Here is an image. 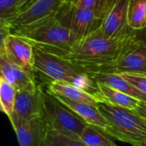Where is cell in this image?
Instances as JSON below:
<instances>
[{"label": "cell", "instance_id": "4", "mask_svg": "<svg viewBox=\"0 0 146 146\" xmlns=\"http://www.w3.org/2000/svg\"><path fill=\"white\" fill-rule=\"evenodd\" d=\"M98 109L105 117L108 127L104 133L132 145L146 143V120L136 111L102 100Z\"/></svg>", "mask_w": 146, "mask_h": 146}, {"label": "cell", "instance_id": "30", "mask_svg": "<svg viewBox=\"0 0 146 146\" xmlns=\"http://www.w3.org/2000/svg\"><path fill=\"white\" fill-rule=\"evenodd\" d=\"M143 146H146V143H145V145H143Z\"/></svg>", "mask_w": 146, "mask_h": 146}, {"label": "cell", "instance_id": "8", "mask_svg": "<svg viewBox=\"0 0 146 146\" xmlns=\"http://www.w3.org/2000/svg\"><path fill=\"white\" fill-rule=\"evenodd\" d=\"M44 92L42 86L36 91H17L14 112L9 120L13 129L24 121L43 115Z\"/></svg>", "mask_w": 146, "mask_h": 146}, {"label": "cell", "instance_id": "13", "mask_svg": "<svg viewBox=\"0 0 146 146\" xmlns=\"http://www.w3.org/2000/svg\"><path fill=\"white\" fill-rule=\"evenodd\" d=\"M14 131L19 146H44L47 124L43 115L22 122Z\"/></svg>", "mask_w": 146, "mask_h": 146}, {"label": "cell", "instance_id": "26", "mask_svg": "<svg viewBox=\"0 0 146 146\" xmlns=\"http://www.w3.org/2000/svg\"><path fill=\"white\" fill-rule=\"evenodd\" d=\"M136 112L144 119L146 120V102H141L138 109L136 110Z\"/></svg>", "mask_w": 146, "mask_h": 146}, {"label": "cell", "instance_id": "18", "mask_svg": "<svg viewBox=\"0 0 146 146\" xmlns=\"http://www.w3.org/2000/svg\"><path fill=\"white\" fill-rule=\"evenodd\" d=\"M127 24L134 31L146 28V0H128Z\"/></svg>", "mask_w": 146, "mask_h": 146}, {"label": "cell", "instance_id": "3", "mask_svg": "<svg viewBox=\"0 0 146 146\" xmlns=\"http://www.w3.org/2000/svg\"><path fill=\"white\" fill-rule=\"evenodd\" d=\"M11 33L26 39L33 47L58 56L68 51L78 40L70 30L60 23L56 15L11 28Z\"/></svg>", "mask_w": 146, "mask_h": 146}, {"label": "cell", "instance_id": "11", "mask_svg": "<svg viewBox=\"0 0 146 146\" xmlns=\"http://www.w3.org/2000/svg\"><path fill=\"white\" fill-rule=\"evenodd\" d=\"M0 76L13 85L17 91H36L40 86L34 74L15 65L3 55H0Z\"/></svg>", "mask_w": 146, "mask_h": 146}, {"label": "cell", "instance_id": "23", "mask_svg": "<svg viewBox=\"0 0 146 146\" xmlns=\"http://www.w3.org/2000/svg\"><path fill=\"white\" fill-rule=\"evenodd\" d=\"M24 0H0V19L9 21L19 13Z\"/></svg>", "mask_w": 146, "mask_h": 146}, {"label": "cell", "instance_id": "25", "mask_svg": "<svg viewBox=\"0 0 146 146\" xmlns=\"http://www.w3.org/2000/svg\"><path fill=\"white\" fill-rule=\"evenodd\" d=\"M37 1H38V0H24L23 3H21L20 9H19V13H18V15L21 14V13H22L23 11L27 10L28 8H30V7H31L34 3H36Z\"/></svg>", "mask_w": 146, "mask_h": 146}, {"label": "cell", "instance_id": "15", "mask_svg": "<svg viewBox=\"0 0 146 146\" xmlns=\"http://www.w3.org/2000/svg\"><path fill=\"white\" fill-rule=\"evenodd\" d=\"M46 92L56 97H61L72 101L85 103L94 106H98V104L101 102L98 98L84 90L63 82L56 81L48 84L46 86Z\"/></svg>", "mask_w": 146, "mask_h": 146}, {"label": "cell", "instance_id": "6", "mask_svg": "<svg viewBox=\"0 0 146 146\" xmlns=\"http://www.w3.org/2000/svg\"><path fill=\"white\" fill-rule=\"evenodd\" d=\"M60 23L70 30L77 39L100 29L103 20L98 17L93 12L78 8L68 1L56 15Z\"/></svg>", "mask_w": 146, "mask_h": 146}, {"label": "cell", "instance_id": "27", "mask_svg": "<svg viewBox=\"0 0 146 146\" xmlns=\"http://www.w3.org/2000/svg\"><path fill=\"white\" fill-rule=\"evenodd\" d=\"M144 33H145V37L146 38V28L145 29H144Z\"/></svg>", "mask_w": 146, "mask_h": 146}, {"label": "cell", "instance_id": "29", "mask_svg": "<svg viewBox=\"0 0 146 146\" xmlns=\"http://www.w3.org/2000/svg\"><path fill=\"white\" fill-rule=\"evenodd\" d=\"M132 146H143V145H132Z\"/></svg>", "mask_w": 146, "mask_h": 146}, {"label": "cell", "instance_id": "10", "mask_svg": "<svg viewBox=\"0 0 146 146\" xmlns=\"http://www.w3.org/2000/svg\"><path fill=\"white\" fill-rule=\"evenodd\" d=\"M68 0H38L30 8L15 17L7 21L11 28L26 26L42 19L54 16Z\"/></svg>", "mask_w": 146, "mask_h": 146}, {"label": "cell", "instance_id": "12", "mask_svg": "<svg viewBox=\"0 0 146 146\" xmlns=\"http://www.w3.org/2000/svg\"><path fill=\"white\" fill-rule=\"evenodd\" d=\"M127 3L128 0H115L103 20L100 30L106 37L118 38L131 30L127 24Z\"/></svg>", "mask_w": 146, "mask_h": 146}, {"label": "cell", "instance_id": "20", "mask_svg": "<svg viewBox=\"0 0 146 146\" xmlns=\"http://www.w3.org/2000/svg\"><path fill=\"white\" fill-rule=\"evenodd\" d=\"M68 2L78 8L93 12L98 17L104 20L112 9L115 0H68Z\"/></svg>", "mask_w": 146, "mask_h": 146}, {"label": "cell", "instance_id": "9", "mask_svg": "<svg viewBox=\"0 0 146 146\" xmlns=\"http://www.w3.org/2000/svg\"><path fill=\"white\" fill-rule=\"evenodd\" d=\"M0 55L5 56L11 62L27 72L34 74V47L21 37L11 33L4 43L0 44Z\"/></svg>", "mask_w": 146, "mask_h": 146}, {"label": "cell", "instance_id": "21", "mask_svg": "<svg viewBox=\"0 0 146 146\" xmlns=\"http://www.w3.org/2000/svg\"><path fill=\"white\" fill-rule=\"evenodd\" d=\"M80 140L86 146H109L115 144L107 134L98 127L87 124L84 128Z\"/></svg>", "mask_w": 146, "mask_h": 146}, {"label": "cell", "instance_id": "1", "mask_svg": "<svg viewBox=\"0 0 146 146\" xmlns=\"http://www.w3.org/2000/svg\"><path fill=\"white\" fill-rule=\"evenodd\" d=\"M139 32L131 29L121 37L110 38L98 29L78 39L68 51L59 56L87 74L108 73Z\"/></svg>", "mask_w": 146, "mask_h": 146}, {"label": "cell", "instance_id": "2", "mask_svg": "<svg viewBox=\"0 0 146 146\" xmlns=\"http://www.w3.org/2000/svg\"><path fill=\"white\" fill-rule=\"evenodd\" d=\"M33 72L39 85L47 86L52 82H63L73 85L93 95L100 101L98 82L86 72L68 61L34 47Z\"/></svg>", "mask_w": 146, "mask_h": 146}, {"label": "cell", "instance_id": "5", "mask_svg": "<svg viewBox=\"0 0 146 146\" xmlns=\"http://www.w3.org/2000/svg\"><path fill=\"white\" fill-rule=\"evenodd\" d=\"M43 116L47 127L75 139H80L82 132L87 125L46 91L44 92Z\"/></svg>", "mask_w": 146, "mask_h": 146}, {"label": "cell", "instance_id": "17", "mask_svg": "<svg viewBox=\"0 0 146 146\" xmlns=\"http://www.w3.org/2000/svg\"><path fill=\"white\" fill-rule=\"evenodd\" d=\"M99 92L101 95V101L104 100L105 102H108L111 104L122 107L125 109H128L131 110L136 111L138 107L139 106L141 101L124 93L118 90H115L105 84L98 83Z\"/></svg>", "mask_w": 146, "mask_h": 146}, {"label": "cell", "instance_id": "24", "mask_svg": "<svg viewBox=\"0 0 146 146\" xmlns=\"http://www.w3.org/2000/svg\"><path fill=\"white\" fill-rule=\"evenodd\" d=\"M124 79L135 86L138 90L146 95V74H121Z\"/></svg>", "mask_w": 146, "mask_h": 146}, {"label": "cell", "instance_id": "28", "mask_svg": "<svg viewBox=\"0 0 146 146\" xmlns=\"http://www.w3.org/2000/svg\"><path fill=\"white\" fill-rule=\"evenodd\" d=\"M109 146H118L116 144H114V145H109Z\"/></svg>", "mask_w": 146, "mask_h": 146}, {"label": "cell", "instance_id": "7", "mask_svg": "<svg viewBox=\"0 0 146 146\" xmlns=\"http://www.w3.org/2000/svg\"><path fill=\"white\" fill-rule=\"evenodd\" d=\"M108 73L146 74V38L144 30L139 32Z\"/></svg>", "mask_w": 146, "mask_h": 146}, {"label": "cell", "instance_id": "22", "mask_svg": "<svg viewBox=\"0 0 146 146\" xmlns=\"http://www.w3.org/2000/svg\"><path fill=\"white\" fill-rule=\"evenodd\" d=\"M44 146H86L80 139L62 134L49 127L45 134Z\"/></svg>", "mask_w": 146, "mask_h": 146}, {"label": "cell", "instance_id": "19", "mask_svg": "<svg viewBox=\"0 0 146 146\" xmlns=\"http://www.w3.org/2000/svg\"><path fill=\"white\" fill-rule=\"evenodd\" d=\"M16 95L17 89L0 76V107L9 120L11 119L14 112Z\"/></svg>", "mask_w": 146, "mask_h": 146}, {"label": "cell", "instance_id": "16", "mask_svg": "<svg viewBox=\"0 0 146 146\" xmlns=\"http://www.w3.org/2000/svg\"><path fill=\"white\" fill-rule=\"evenodd\" d=\"M97 82L105 84L115 90L124 92L141 102H146V95L138 90L121 74L116 73H92L88 74Z\"/></svg>", "mask_w": 146, "mask_h": 146}, {"label": "cell", "instance_id": "14", "mask_svg": "<svg viewBox=\"0 0 146 146\" xmlns=\"http://www.w3.org/2000/svg\"><path fill=\"white\" fill-rule=\"evenodd\" d=\"M65 107L72 110L80 118H81L86 124L94 126L100 129L103 133L107 129L108 123L105 117L103 115L98 106L91 105L85 103L72 101L64 98L54 96Z\"/></svg>", "mask_w": 146, "mask_h": 146}]
</instances>
